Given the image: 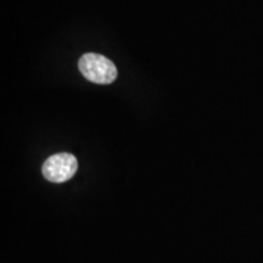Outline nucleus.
<instances>
[{
	"mask_svg": "<svg viewBox=\"0 0 263 263\" xmlns=\"http://www.w3.org/2000/svg\"><path fill=\"white\" fill-rule=\"evenodd\" d=\"M78 67L83 77L97 84H110L117 78V68L114 62L94 52L84 54L80 59Z\"/></svg>",
	"mask_w": 263,
	"mask_h": 263,
	"instance_id": "nucleus-1",
	"label": "nucleus"
},
{
	"mask_svg": "<svg viewBox=\"0 0 263 263\" xmlns=\"http://www.w3.org/2000/svg\"><path fill=\"white\" fill-rule=\"evenodd\" d=\"M77 168V159L71 154L61 153L49 157L43 164L42 172L49 182L64 183L74 176Z\"/></svg>",
	"mask_w": 263,
	"mask_h": 263,
	"instance_id": "nucleus-2",
	"label": "nucleus"
}]
</instances>
